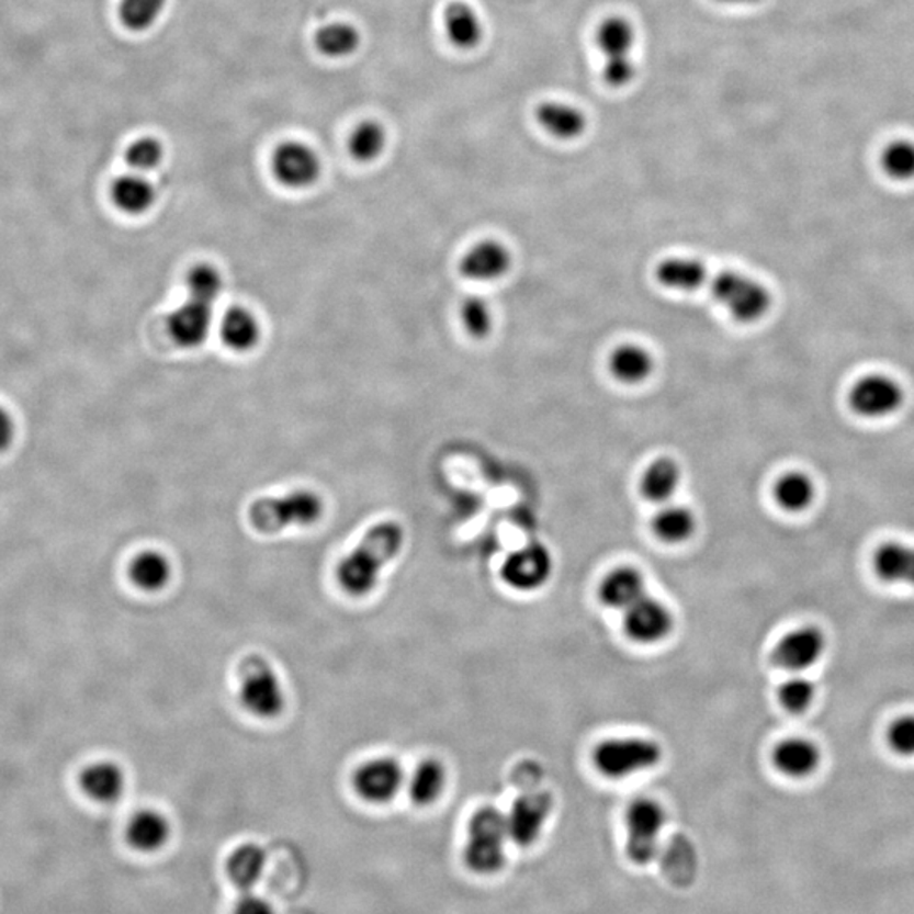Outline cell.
Segmentation results:
<instances>
[{
	"label": "cell",
	"instance_id": "33",
	"mask_svg": "<svg viewBox=\"0 0 914 914\" xmlns=\"http://www.w3.org/2000/svg\"><path fill=\"white\" fill-rule=\"evenodd\" d=\"M264 866H267V851L260 845L246 844L234 850L227 864V870L237 888L249 891L256 882L260 881Z\"/></svg>",
	"mask_w": 914,
	"mask_h": 914
},
{
	"label": "cell",
	"instance_id": "6",
	"mask_svg": "<svg viewBox=\"0 0 914 914\" xmlns=\"http://www.w3.org/2000/svg\"><path fill=\"white\" fill-rule=\"evenodd\" d=\"M666 810L652 798H635L625 810L627 856L639 866L652 862L659 851Z\"/></svg>",
	"mask_w": 914,
	"mask_h": 914
},
{
	"label": "cell",
	"instance_id": "11",
	"mask_svg": "<svg viewBox=\"0 0 914 914\" xmlns=\"http://www.w3.org/2000/svg\"><path fill=\"white\" fill-rule=\"evenodd\" d=\"M407 785L405 770L395 757H374L352 774V788L366 803L385 804Z\"/></svg>",
	"mask_w": 914,
	"mask_h": 914
},
{
	"label": "cell",
	"instance_id": "38",
	"mask_svg": "<svg viewBox=\"0 0 914 914\" xmlns=\"http://www.w3.org/2000/svg\"><path fill=\"white\" fill-rule=\"evenodd\" d=\"M461 320L464 330L474 339H485L493 329V315L483 296H467L461 305Z\"/></svg>",
	"mask_w": 914,
	"mask_h": 914
},
{
	"label": "cell",
	"instance_id": "24",
	"mask_svg": "<svg viewBox=\"0 0 914 914\" xmlns=\"http://www.w3.org/2000/svg\"><path fill=\"white\" fill-rule=\"evenodd\" d=\"M221 339L230 351H252L261 341V324L246 307H230L221 320Z\"/></svg>",
	"mask_w": 914,
	"mask_h": 914
},
{
	"label": "cell",
	"instance_id": "27",
	"mask_svg": "<svg viewBox=\"0 0 914 914\" xmlns=\"http://www.w3.org/2000/svg\"><path fill=\"white\" fill-rule=\"evenodd\" d=\"M538 123L551 134L555 139H563V142H573L578 139L586 131L585 114L574 105L566 104V102H544L539 105Z\"/></svg>",
	"mask_w": 914,
	"mask_h": 914
},
{
	"label": "cell",
	"instance_id": "30",
	"mask_svg": "<svg viewBox=\"0 0 914 914\" xmlns=\"http://www.w3.org/2000/svg\"><path fill=\"white\" fill-rule=\"evenodd\" d=\"M444 26L449 42L460 49H473L483 42V23L471 5L454 2L444 12Z\"/></svg>",
	"mask_w": 914,
	"mask_h": 914
},
{
	"label": "cell",
	"instance_id": "32",
	"mask_svg": "<svg viewBox=\"0 0 914 914\" xmlns=\"http://www.w3.org/2000/svg\"><path fill=\"white\" fill-rule=\"evenodd\" d=\"M655 278L666 289L695 292L707 283L708 270L692 258H669L655 268Z\"/></svg>",
	"mask_w": 914,
	"mask_h": 914
},
{
	"label": "cell",
	"instance_id": "16",
	"mask_svg": "<svg viewBox=\"0 0 914 914\" xmlns=\"http://www.w3.org/2000/svg\"><path fill=\"white\" fill-rule=\"evenodd\" d=\"M647 595L642 571L633 566H619L608 571L596 588L598 601L610 610L625 611Z\"/></svg>",
	"mask_w": 914,
	"mask_h": 914
},
{
	"label": "cell",
	"instance_id": "28",
	"mask_svg": "<svg viewBox=\"0 0 914 914\" xmlns=\"http://www.w3.org/2000/svg\"><path fill=\"white\" fill-rule=\"evenodd\" d=\"M697 517L688 507L666 505L654 515L651 522L652 533L663 544L679 545L688 542L697 532Z\"/></svg>",
	"mask_w": 914,
	"mask_h": 914
},
{
	"label": "cell",
	"instance_id": "40",
	"mask_svg": "<svg viewBox=\"0 0 914 914\" xmlns=\"http://www.w3.org/2000/svg\"><path fill=\"white\" fill-rule=\"evenodd\" d=\"M779 701L786 710L791 713H803L813 703L816 697V688L813 682L803 676H792L788 681L782 682L779 688Z\"/></svg>",
	"mask_w": 914,
	"mask_h": 914
},
{
	"label": "cell",
	"instance_id": "18",
	"mask_svg": "<svg viewBox=\"0 0 914 914\" xmlns=\"http://www.w3.org/2000/svg\"><path fill=\"white\" fill-rule=\"evenodd\" d=\"M903 393L896 383L888 377H866L851 392V405L867 417H881L900 407Z\"/></svg>",
	"mask_w": 914,
	"mask_h": 914
},
{
	"label": "cell",
	"instance_id": "43",
	"mask_svg": "<svg viewBox=\"0 0 914 914\" xmlns=\"http://www.w3.org/2000/svg\"><path fill=\"white\" fill-rule=\"evenodd\" d=\"M889 745L896 754L903 757H913L914 755V714H906L900 716L896 722L889 726L888 732Z\"/></svg>",
	"mask_w": 914,
	"mask_h": 914
},
{
	"label": "cell",
	"instance_id": "12",
	"mask_svg": "<svg viewBox=\"0 0 914 914\" xmlns=\"http://www.w3.org/2000/svg\"><path fill=\"white\" fill-rule=\"evenodd\" d=\"M554 800L544 791L526 792L517 798L505 814L508 837L519 847H529L538 842L544 832L545 823L551 819Z\"/></svg>",
	"mask_w": 914,
	"mask_h": 914
},
{
	"label": "cell",
	"instance_id": "5",
	"mask_svg": "<svg viewBox=\"0 0 914 914\" xmlns=\"http://www.w3.org/2000/svg\"><path fill=\"white\" fill-rule=\"evenodd\" d=\"M508 837L505 814L493 806H485L471 816L467 825L464 862L473 872L495 873L505 864Z\"/></svg>",
	"mask_w": 914,
	"mask_h": 914
},
{
	"label": "cell",
	"instance_id": "44",
	"mask_svg": "<svg viewBox=\"0 0 914 914\" xmlns=\"http://www.w3.org/2000/svg\"><path fill=\"white\" fill-rule=\"evenodd\" d=\"M233 914H274V910L263 898L256 896L252 892H246L245 896L237 901Z\"/></svg>",
	"mask_w": 914,
	"mask_h": 914
},
{
	"label": "cell",
	"instance_id": "17",
	"mask_svg": "<svg viewBox=\"0 0 914 914\" xmlns=\"http://www.w3.org/2000/svg\"><path fill=\"white\" fill-rule=\"evenodd\" d=\"M511 267V255L507 246L498 241L478 242L473 246L460 263V271L467 280L474 282H492L508 273Z\"/></svg>",
	"mask_w": 914,
	"mask_h": 914
},
{
	"label": "cell",
	"instance_id": "2",
	"mask_svg": "<svg viewBox=\"0 0 914 914\" xmlns=\"http://www.w3.org/2000/svg\"><path fill=\"white\" fill-rule=\"evenodd\" d=\"M326 511L323 496L312 489H295L280 496H263L252 501L248 520L256 532L264 535L283 532L290 527H311Z\"/></svg>",
	"mask_w": 914,
	"mask_h": 914
},
{
	"label": "cell",
	"instance_id": "34",
	"mask_svg": "<svg viewBox=\"0 0 914 914\" xmlns=\"http://www.w3.org/2000/svg\"><path fill=\"white\" fill-rule=\"evenodd\" d=\"M189 298L201 304L214 305L224 290V278L214 264L199 263L190 268L185 277Z\"/></svg>",
	"mask_w": 914,
	"mask_h": 914
},
{
	"label": "cell",
	"instance_id": "37",
	"mask_svg": "<svg viewBox=\"0 0 914 914\" xmlns=\"http://www.w3.org/2000/svg\"><path fill=\"white\" fill-rule=\"evenodd\" d=\"M386 145V134L374 121H364L352 131L349 137V151L361 163H370L382 155Z\"/></svg>",
	"mask_w": 914,
	"mask_h": 914
},
{
	"label": "cell",
	"instance_id": "41",
	"mask_svg": "<svg viewBox=\"0 0 914 914\" xmlns=\"http://www.w3.org/2000/svg\"><path fill=\"white\" fill-rule=\"evenodd\" d=\"M163 160V146L153 137H143L127 148L126 161L133 170H155Z\"/></svg>",
	"mask_w": 914,
	"mask_h": 914
},
{
	"label": "cell",
	"instance_id": "23",
	"mask_svg": "<svg viewBox=\"0 0 914 914\" xmlns=\"http://www.w3.org/2000/svg\"><path fill=\"white\" fill-rule=\"evenodd\" d=\"M681 467L670 458H657L645 467L639 482V492L648 504L664 505L676 495L681 485Z\"/></svg>",
	"mask_w": 914,
	"mask_h": 914
},
{
	"label": "cell",
	"instance_id": "7",
	"mask_svg": "<svg viewBox=\"0 0 914 914\" xmlns=\"http://www.w3.org/2000/svg\"><path fill=\"white\" fill-rule=\"evenodd\" d=\"M596 43L605 56L603 78L608 86L614 89L632 83L637 68L633 61V46H635V30L625 18H608L598 27Z\"/></svg>",
	"mask_w": 914,
	"mask_h": 914
},
{
	"label": "cell",
	"instance_id": "20",
	"mask_svg": "<svg viewBox=\"0 0 914 914\" xmlns=\"http://www.w3.org/2000/svg\"><path fill=\"white\" fill-rule=\"evenodd\" d=\"M772 763L788 778L803 779L819 769L822 752L806 738H788L774 748Z\"/></svg>",
	"mask_w": 914,
	"mask_h": 914
},
{
	"label": "cell",
	"instance_id": "21",
	"mask_svg": "<svg viewBox=\"0 0 914 914\" xmlns=\"http://www.w3.org/2000/svg\"><path fill=\"white\" fill-rule=\"evenodd\" d=\"M171 825L161 811L139 810L127 823L126 838L139 851H158L170 840Z\"/></svg>",
	"mask_w": 914,
	"mask_h": 914
},
{
	"label": "cell",
	"instance_id": "45",
	"mask_svg": "<svg viewBox=\"0 0 914 914\" xmlns=\"http://www.w3.org/2000/svg\"><path fill=\"white\" fill-rule=\"evenodd\" d=\"M14 436V420L5 408L0 407V452L8 451L11 448Z\"/></svg>",
	"mask_w": 914,
	"mask_h": 914
},
{
	"label": "cell",
	"instance_id": "26",
	"mask_svg": "<svg viewBox=\"0 0 914 914\" xmlns=\"http://www.w3.org/2000/svg\"><path fill=\"white\" fill-rule=\"evenodd\" d=\"M873 571L889 585L914 586V548L888 542L873 555Z\"/></svg>",
	"mask_w": 914,
	"mask_h": 914
},
{
	"label": "cell",
	"instance_id": "8",
	"mask_svg": "<svg viewBox=\"0 0 914 914\" xmlns=\"http://www.w3.org/2000/svg\"><path fill=\"white\" fill-rule=\"evenodd\" d=\"M711 293L741 323L760 319L770 304L769 293L760 283L735 271L716 274Z\"/></svg>",
	"mask_w": 914,
	"mask_h": 914
},
{
	"label": "cell",
	"instance_id": "10",
	"mask_svg": "<svg viewBox=\"0 0 914 914\" xmlns=\"http://www.w3.org/2000/svg\"><path fill=\"white\" fill-rule=\"evenodd\" d=\"M623 632L633 644L655 645L669 639L676 627L673 610L654 596H642L623 611Z\"/></svg>",
	"mask_w": 914,
	"mask_h": 914
},
{
	"label": "cell",
	"instance_id": "36",
	"mask_svg": "<svg viewBox=\"0 0 914 914\" xmlns=\"http://www.w3.org/2000/svg\"><path fill=\"white\" fill-rule=\"evenodd\" d=\"M774 495L779 507L788 511H801L813 501L814 486L804 474L789 473L776 483Z\"/></svg>",
	"mask_w": 914,
	"mask_h": 914
},
{
	"label": "cell",
	"instance_id": "29",
	"mask_svg": "<svg viewBox=\"0 0 914 914\" xmlns=\"http://www.w3.org/2000/svg\"><path fill=\"white\" fill-rule=\"evenodd\" d=\"M608 370L620 383L639 385L654 371V358L642 346L622 345L611 352Z\"/></svg>",
	"mask_w": 914,
	"mask_h": 914
},
{
	"label": "cell",
	"instance_id": "4",
	"mask_svg": "<svg viewBox=\"0 0 914 914\" xmlns=\"http://www.w3.org/2000/svg\"><path fill=\"white\" fill-rule=\"evenodd\" d=\"M663 755L661 744L651 738L610 737L593 748L591 763L603 778L622 781L659 766Z\"/></svg>",
	"mask_w": 914,
	"mask_h": 914
},
{
	"label": "cell",
	"instance_id": "31",
	"mask_svg": "<svg viewBox=\"0 0 914 914\" xmlns=\"http://www.w3.org/2000/svg\"><path fill=\"white\" fill-rule=\"evenodd\" d=\"M112 202L124 214L142 215L155 204V189L142 174H123L111 187Z\"/></svg>",
	"mask_w": 914,
	"mask_h": 914
},
{
	"label": "cell",
	"instance_id": "25",
	"mask_svg": "<svg viewBox=\"0 0 914 914\" xmlns=\"http://www.w3.org/2000/svg\"><path fill=\"white\" fill-rule=\"evenodd\" d=\"M127 573L136 588L146 593H158L170 585L173 566L165 552L148 549L136 554Z\"/></svg>",
	"mask_w": 914,
	"mask_h": 914
},
{
	"label": "cell",
	"instance_id": "19",
	"mask_svg": "<svg viewBox=\"0 0 914 914\" xmlns=\"http://www.w3.org/2000/svg\"><path fill=\"white\" fill-rule=\"evenodd\" d=\"M80 788L97 803H115L126 789V774L111 760H99L82 770Z\"/></svg>",
	"mask_w": 914,
	"mask_h": 914
},
{
	"label": "cell",
	"instance_id": "3",
	"mask_svg": "<svg viewBox=\"0 0 914 914\" xmlns=\"http://www.w3.org/2000/svg\"><path fill=\"white\" fill-rule=\"evenodd\" d=\"M237 697L241 707L260 720L278 719L286 708L282 679L270 661L260 654H248L239 661Z\"/></svg>",
	"mask_w": 914,
	"mask_h": 914
},
{
	"label": "cell",
	"instance_id": "13",
	"mask_svg": "<svg viewBox=\"0 0 914 914\" xmlns=\"http://www.w3.org/2000/svg\"><path fill=\"white\" fill-rule=\"evenodd\" d=\"M274 178L289 189H307L319 178L320 160L311 146L286 142L271 156Z\"/></svg>",
	"mask_w": 914,
	"mask_h": 914
},
{
	"label": "cell",
	"instance_id": "39",
	"mask_svg": "<svg viewBox=\"0 0 914 914\" xmlns=\"http://www.w3.org/2000/svg\"><path fill=\"white\" fill-rule=\"evenodd\" d=\"M167 0H123L121 19L127 30L145 31L163 11Z\"/></svg>",
	"mask_w": 914,
	"mask_h": 914
},
{
	"label": "cell",
	"instance_id": "1",
	"mask_svg": "<svg viewBox=\"0 0 914 914\" xmlns=\"http://www.w3.org/2000/svg\"><path fill=\"white\" fill-rule=\"evenodd\" d=\"M405 545V530L393 520L368 529L363 539L342 557L336 567V578L342 591L352 598H363L374 591L383 569L400 554Z\"/></svg>",
	"mask_w": 914,
	"mask_h": 914
},
{
	"label": "cell",
	"instance_id": "14",
	"mask_svg": "<svg viewBox=\"0 0 914 914\" xmlns=\"http://www.w3.org/2000/svg\"><path fill=\"white\" fill-rule=\"evenodd\" d=\"M826 639L816 627H801L786 633L772 651V663L791 673H803L822 659Z\"/></svg>",
	"mask_w": 914,
	"mask_h": 914
},
{
	"label": "cell",
	"instance_id": "42",
	"mask_svg": "<svg viewBox=\"0 0 914 914\" xmlns=\"http://www.w3.org/2000/svg\"><path fill=\"white\" fill-rule=\"evenodd\" d=\"M882 165L891 177H914V145L907 142L892 143L882 156Z\"/></svg>",
	"mask_w": 914,
	"mask_h": 914
},
{
	"label": "cell",
	"instance_id": "22",
	"mask_svg": "<svg viewBox=\"0 0 914 914\" xmlns=\"http://www.w3.org/2000/svg\"><path fill=\"white\" fill-rule=\"evenodd\" d=\"M407 791L410 801L417 806H430L444 794L448 786V769L442 760L436 757L420 760L411 770L407 779Z\"/></svg>",
	"mask_w": 914,
	"mask_h": 914
},
{
	"label": "cell",
	"instance_id": "35",
	"mask_svg": "<svg viewBox=\"0 0 914 914\" xmlns=\"http://www.w3.org/2000/svg\"><path fill=\"white\" fill-rule=\"evenodd\" d=\"M315 45L323 55L342 58V56L351 55L360 46V33L351 24H327L315 36Z\"/></svg>",
	"mask_w": 914,
	"mask_h": 914
},
{
	"label": "cell",
	"instance_id": "15",
	"mask_svg": "<svg viewBox=\"0 0 914 914\" xmlns=\"http://www.w3.org/2000/svg\"><path fill=\"white\" fill-rule=\"evenodd\" d=\"M214 323L212 305L189 301L174 308L167 319V332L174 345L183 349H195L207 341Z\"/></svg>",
	"mask_w": 914,
	"mask_h": 914
},
{
	"label": "cell",
	"instance_id": "46",
	"mask_svg": "<svg viewBox=\"0 0 914 914\" xmlns=\"http://www.w3.org/2000/svg\"><path fill=\"white\" fill-rule=\"evenodd\" d=\"M716 2H723V4H754L759 0H716Z\"/></svg>",
	"mask_w": 914,
	"mask_h": 914
},
{
	"label": "cell",
	"instance_id": "9",
	"mask_svg": "<svg viewBox=\"0 0 914 914\" xmlns=\"http://www.w3.org/2000/svg\"><path fill=\"white\" fill-rule=\"evenodd\" d=\"M554 573V557L541 542H529L510 552L500 567V576L508 588L533 593L544 588Z\"/></svg>",
	"mask_w": 914,
	"mask_h": 914
}]
</instances>
